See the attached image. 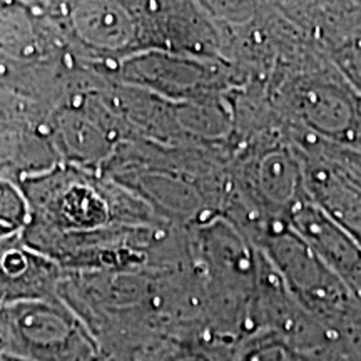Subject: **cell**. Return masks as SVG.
I'll return each mask as SVG.
<instances>
[{"label": "cell", "mask_w": 361, "mask_h": 361, "mask_svg": "<svg viewBox=\"0 0 361 361\" xmlns=\"http://www.w3.org/2000/svg\"><path fill=\"white\" fill-rule=\"evenodd\" d=\"M301 92L298 94L301 111L308 123L318 126V129L331 130L333 134L338 129H345L343 126L353 121V107L345 90L331 87L329 84L301 85Z\"/></svg>", "instance_id": "6da1fadb"}, {"label": "cell", "mask_w": 361, "mask_h": 361, "mask_svg": "<svg viewBox=\"0 0 361 361\" xmlns=\"http://www.w3.org/2000/svg\"><path fill=\"white\" fill-rule=\"evenodd\" d=\"M231 361H314L276 333L259 329L246 336Z\"/></svg>", "instance_id": "3957f363"}, {"label": "cell", "mask_w": 361, "mask_h": 361, "mask_svg": "<svg viewBox=\"0 0 361 361\" xmlns=\"http://www.w3.org/2000/svg\"><path fill=\"white\" fill-rule=\"evenodd\" d=\"M259 191L269 202L276 206H286L293 211L300 202H296L298 171L295 162L281 152H269L259 162Z\"/></svg>", "instance_id": "7a4b0ae2"}]
</instances>
